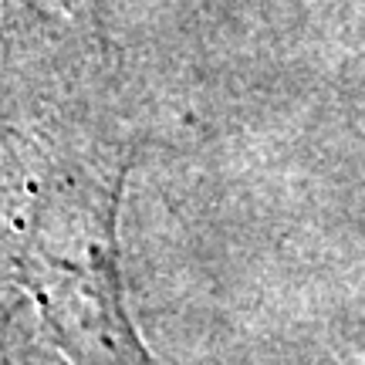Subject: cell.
<instances>
[{
  "label": "cell",
  "mask_w": 365,
  "mask_h": 365,
  "mask_svg": "<svg viewBox=\"0 0 365 365\" xmlns=\"http://www.w3.org/2000/svg\"><path fill=\"white\" fill-rule=\"evenodd\" d=\"M115 176H68L31 210L21 281L71 365H153L125 304Z\"/></svg>",
  "instance_id": "cell-1"
}]
</instances>
